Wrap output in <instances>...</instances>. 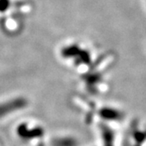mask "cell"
<instances>
[{
	"instance_id": "cell-1",
	"label": "cell",
	"mask_w": 146,
	"mask_h": 146,
	"mask_svg": "<svg viewBox=\"0 0 146 146\" xmlns=\"http://www.w3.org/2000/svg\"><path fill=\"white\" fill-rule=\"evenodd\" d=\"M16 136L24 144L33 146L44 145L46 133L42 126L35 123L23 122L16 127Z\"/></svg>"
},
{
	"instance_id": "cell-4",
	"label": "cell",
	"mask_w": 146,
	"mask_h": 146,
	"mask_svg": "<svg viewBox=\"0 0 146 146\" xmlns=\"http://www.w3.org/2000/svg\"><path fill=\"white\" fill-rule=\"evenodd\" d=\"M10 6V0H0V11H5Z\"/></svg>"
},
{
	"instance_id": "cell-3",
	"label": "cell",
	"mask_w": 146,
	"mask_h": 146,
	"mask_svg": "<svg viewBox=\"0 0 146 146\" xmlns=\"http://www.w3.org/2000/svg\"><path fill=\"white\" fill-rule=\"evenodd\" d=\"M53 145L54 146H76V142L72 137L65 136L54 139Z\"/></svg>"
},
{
	"instance_id": "cell-2",
	"label": "cell",
	"mask_w": 146,
	"mask_h": 146,
	"mask_svg": "<svg viewBox=\"0 0 146 146\" xmlns=\"http://www.w3.org/2000/svg\"><path fill=\"white\" fill-rule=\"evenodd\" d=\"M28 101L25 98H15L0 102V120L9 118L11 115L27 108Z\"/></svg>"
}]
</instances>
